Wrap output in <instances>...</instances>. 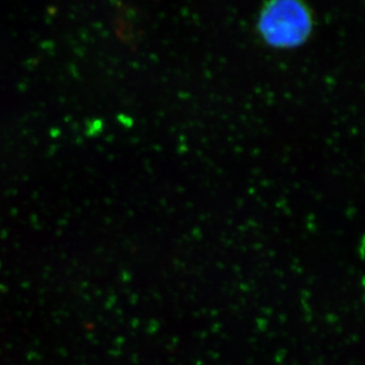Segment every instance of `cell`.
Listing matches in <instances>:
<instances>
[{"label": "cell", "mask_w": 365, "mask_h": 365, "mask_svg": "<svg viewBox=\"0 0 365 365\" xmlns=\"http://www.w3.org/2000/svg\"><path fill=\"white\" fill-rule=\"evenodd\" d=\"M256 25L261 40L269 47L294 49L311 37L314 14L299 0H272L261 7Z\"/></svg>", "instance_id": "1"}]
</instances>
